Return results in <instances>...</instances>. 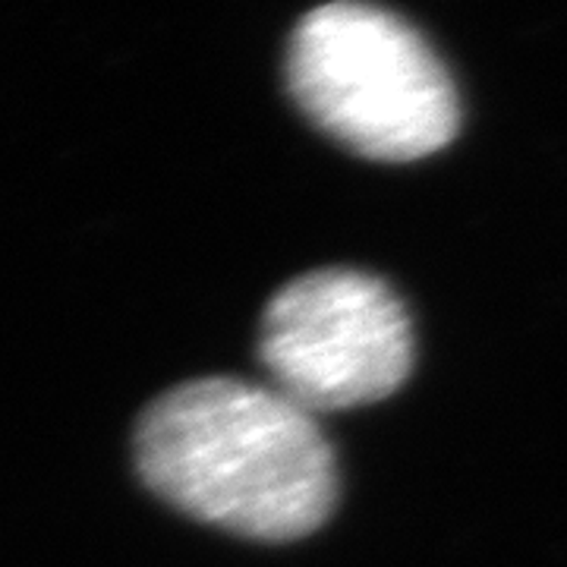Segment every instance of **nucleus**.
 Masks as SVG:
<instances>
[{
  "label": "nucleus",
  "mask_w": 567,
  "mask_h": 567,
  "mask_svg": "<svg viewBox=\"0 0 567 567\" xmlns=\"http://www.w3.org/2000/svg\"><path fill=\"white\" fill-rule=\"evenodd\" d=\"M145 486L183 514L259 543L319 529L338 466L316 416L278 388L234 375L171 388L136 425Z\"/></svg>",
  "instance_id": "nucleus-1"
},
{
  "label": "nucleus",
  "mask_w": 567,
  "mask_h": 567,
  "mask_svg": "<svg viewBox=\"0 0 567 567\" xmlns=\"http://www.w3.org/2000/svg\"><path fill=\"white\" fill-rule=\"evenodd\" d=\"M287 89L309 121L375 162H416L457 136V92L423 35L369 3H324L287 44Z\"/></svg>",
  "instance_id": "nucleus-2"
},
{
  "label": "nucleus",
  "mask_w": 567,
  "mask_h": 567,
  "mask_svg": "<svg viewBox=\"0 0 567 567\" xmlns=\"http://www.w3.org/2000/svg\"><path fill=\"white\" fill-rule=\"evenodd\" d=\"M259 360L268 385L312 416L375 404L410 375L413 328L401 297L382 278L322 268L271 297Z\"/></svg>",
  "instance_id": "nucleus-3"
}]
</instances>
